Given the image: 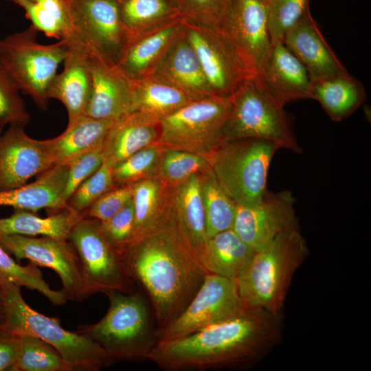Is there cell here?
<instances>
[{
  "label": "cell",
  "instance_id": "1",
  "mask_svg": "<svg viewBox=\"0 0 371 371\" xmlns=\"http://www.w3.org/2000/svg\"><path fill=\"white\" fill-rule=\"evenodd\" d=\"M120 256L127 275L149 301L157 329L181 314L208 273L170 203L159 224Z\"/></svg>",
  "mask_w": 371,
  "mask_h": 371
},
{
  "label": "cell",
  "instance_id": "2",
  "mask_svg": "<svg viewBox=\"0 0 371 371\" xmlns=\"http://www.w3.org/2000/svg\"><path fill=\"white\" fill-rule=\"evenodd\" d=\"M281 330L280 315L247 308L234 318L157 344L147 359L166 371L247 368L277 344Z\"/></svg>",
  "mask_w": 371,
  "mask_h": 371
},
{
  "label": "cell",
  "instance_id": "3",
  "mask_svg": "<svg viewBox=\"0 0 371 371\" xmlns=\"http://www.w3.org/2000/svg\"><path fill=\"white\" fill-rule=\"evenodd\" d=\"M308 255L300 229L281 233L256 251L236 280L246 307L280 315L293 277Z\"/></svg>",
  "mask_w": 371,
  "mask_h": 371
},
{
  "label": "cell",
  "instance_id": "4",
  "mask_svg": "<svg viewBox=\"0 0 371 371\" xmlns=\"http://www.w3.org/2000/svg\"><path fill=\"white\" fill-rule=\"evenodd\" d=\"M104 294L109 306L104 317L75 332L98 344L114 362L147 359L157 345V328L144 293L137 287L131 293L110 290Z\"/></svg>",
  "mask_w": 371,
  "mask_h": 371
},
{
  "label": "cell",
  "instance_id": "5",
  "mask_svg": "<svg viewBox=\"0 0 371 371\" xmlns=\"http://www.w3.org/2000/svg\"><path fill=\"white\" fill-rule=\"evenodd\" d=\"M20 286L12 283L0 287L5 322L3 329L15 335H31L52 346L72 371H98L114 361L95 342L61 326L58 318L32 308L23 300Z\"/></svg>",
  "mask_w": 371,
  "mask_h": 371
},
{
  "label": "cell",
  "instance_id": "6",
  "mask_svg": "<svg viewBox=\"0 0 371 371\" xmlns=\"http://www.w3.org/2000/svg\"><path fill=\"white\" fill-rule=\"evenodd\" d=\"M231 108L222 142L256 138L295 153L302 150L293 133L284 106L266 90L257 74L247 77L230 95Z\"/></svg>",
  "mask_w": 371,
  "mask_h": 371
},
{
  "label": "cell",
  "instance_id": "7",
  "mask_svg": "<svg viewBox=\"0 0 371 371\" xmlns=\"http://www.w3.org/2000/svg\"><path fill=\"white\" fill-rule=\"evenodd\" d=\"M275 143L256 138L221 142L208 157L212 170L226 194L238 205L259 202L266 194Z\"/></svg>",
  "mask_w": 371,
  "mask_h": 371
},
{
  "label": "cell",
  "instance_id": "8",
  "mask_svg": "<svg viewBox=\"0 0 371 371\" xmlns=\"http://www.w3.org/2000/svg\"><path fill=\"white\" fill-rule=\"evenodd\" d=\"M37 32L31 25L0 38V65L21 92L30 95L38 108L47 110L50 87L67 54V42L41 44Z\"/></svg>",
  "mask_w": 371,
  "mask_h": 371
},
{
  "label": "cell",
  "instance_id": "9",
  "mask_svg": "<svg viewBox=\"0 0 371 371\" xmlns=\"http://www.w3.org/2000/svg\"><path fill=\"white\" fill-rule=\"evenodd\" d=\"M230 108V96L194 100L160 121L157 143L208 158L222 142Z\"/></svg>",
  "mask_w": 371,
  "mask_h": 371
},
{
  "label": "cell",
  "instance_id": "10",
  "mask_svg": "<svg viewBox=\"0 0 371 371\" xmlns=\"http://www.w3.org/2000/svg\"><path fill=\"white\" fill-rule=\"evenodd\" d=\"M68 240L78 256L85 282L92 295L115 290L131 293L135 283L125 271L119 252L103 233L100 221L85 216L73 227Z\"/></svg>",
  "mask_w": 371,
  "mask_h": 371
},
{
  "label": "cell",
  "instance_id": "11",
  "mask_svg": "<svg viewBox=\"0 0 371 371\" xmlns=\"http://www.w3.org/2000/svg\"><path fill=\"white\" fill-rule=\"evenodd\" d=\"M247 308L235 280L208 273L181 314L168 325L157 329V344L181 338L234 318Z\"/></svg>",
  "mask_w": 371,
  "mask_h": 371
},
{
  "label": "cell",
  "instance_id": "12",
  "mask_svg": "<svg viewBox=\"0 0 371 371\" xmlns=\"http://www.w3.org/2000/svg\"><path fill=\"white\" fill-rule=\"evenodd\" d=\"M71 21L73 41L117 64L128 42L117 0H65Z\"/></svg>",
  "mask_w": 371,
  "mask_h": 371
},
{
  "label": "cell",
  "instance_id": "13",
  "mask_svg": "<svg viewBox=\"0 0 371 371\" xmlns=\"http://www.w3.org/2000/svg\"><path fill=\"white\" fill-rule=\"evenodd\" d=\"M183 25L214 95L230 96L247 77L256 74L222 30L184 19Z\"/></svg>",
  "mask_w": 371,
  "mask_h": 371
},
{
  "label": "cell",
  "instance_id": "14",
  "mask_svg": "<svg viewBox=\"0 0 371 371\" xmlns=\"http://www.w3.org/2000/svg\"><path fill=\"white\" fill-rule=\"evenodd\" d=\"M0 245L17 260L27 259L54 270L62 283L60 291L67 300L80 302L92 295L85 282L76 251L68 240L6 235L0 236Z\"/></svg>",
  "mask_w": 371,
  "mask_h": 371
},
{
  "label": "cell",
  "instance_id": "15",
  "mask_svg": "<svg viewBox=\"0 0 371 371\" xmlns=\"http://www.w3.org/2000/svg\"><path fill=\"white\" fill-rule=\"evenodd\" d=\"M291 190H269L251 205H237L232 229L255 251L281 233L300 229Z\"/></svg>",
  "mask_w": 371,
  "mask_h": 371
},
{
  "label": "cell",
  "instance_id": "16",
  "mask_svg": "<svg viewBox=\"0 0 371 371\" xmlns=\"http://www.w3.org/2000/svg\"><path fill=\"white\" fill-rule=\"evenodd\" d=\"M54 166L49 139H33L19 126L0 135V191L24 186Z\"/></svg>",
  "mask_w": 371,
  "mask_h": 371
},
{
  "label": "cell",
  "instance_id": "17",
  "mask_svg": "<svg viewBox=\"0 0 371 371\" xmlns=\"http://www.w3.org/2000/svg\"><path fill=\"white\" fill-rule=\"evenodd\" d=\"M222 31L257 74L272 45L267 5L259 0H234Z\"/></svg>",
  "mask_w": 371,
  "mask_h": 371
},
{
  "label": "cell",
  "instance_id": "18",
  "mask_svg": "<svg viewBox=\"0 0 371 371\" xmlns=\"http://www.w3.org/2000/svg\"><path fill=\"white\" fill-rule=\"evenodd\" d=\"M82 49L86 53L92 78L91 94L87 115L116 121L131 112L133 78L117 65Z\"/></svg>",
  "mask_w": 371,
  "mask_h": 371
},
{
  "label": "cell",
  "instance_id": "19",
  "mask_svg": "<svg viewBox=\"0 0 371 371\" xmlns=\"http://www.w3.org/2000/svg\"><path fill=\"white\" fill-rule=\"evenodd\" d=\"M257 76L269 93L284 106L292 100L311 98L312 81L306 68L282 41L272 44Z\"/></svg>",
  "mask_w": 371,
  "mask_h": 371
},
{
  "label": "cell",
  "instance_id": "20",
  "mask_svg": "<svg viewBox=\"0 0 371 371\" xmlns=\"http://www.w3.org/2000/svg\"><path fill=\"white\" fill-rule=\"evenodd\" d=\"M282 42L304 66L311 81L347 71L327 43L310 10L287 31Z\"/></svg>",
  "mask_w": 371,
  "mask_h": 371
},
{
  "label": "cell",
  "instance_id": "21",
  "mask_svg": "<svg viewBox=\"0 0 371 371\" xmlns=\"http://www.w3.org/2000/svg\"><path fill=\"white\" fill-rule=\"evenodd\" d=\"M148 74L177 87L195 100L214 95L183 28Z\"/></svg>",
  "mask_w": 371,
  "mask_h": 371
},
{
  "label": "cell",
  "instance_id": "22",
  "mask_svg": "<svg viewBox=\"0 0 371 371\" xmlns=\"http://www.w3.org/2000/svg\"><path fill=\"white\" fill-rule=\"evenodd\" d=\"M63 69L55 76L49 89L50 99L65 106L68 122L87 115L91 98L92 78L86 53L78 44L67 41Z\"/></svg>",
  "mask_w": 371,
  "mask_h": 371
},
{
  "label": "cell",
  "instance_id": "23",
  "mask_svg": "<svg viewBox=\"0 0 371 371\" xmlns=\"http://www.w3.org/2000/svg\"><path fill=\"white\" fill-rule=\"evenodd\" d=\"M160 122L139 111L115 121L102 147L103 161L113 168L140 149L157 143Z\"/></svg>",
  "mask_w": 371,
  "mask_h": 371
},
{
  "label": "cell",
  "instance_id": "24",
  "mask_svg": "<svg viewBox=\"0 0 371 371\" xmlns=\"http://www.w3.org/2000/svg\"><path fill=\"white\" fill-rule=\"evenodd\" d=\"M183 29L179 17L156 27L146 34H139L127 43L117 64L130 78L148 74L167 52Z\"/></svg>",
  "mask_w": 371,
  "mask_h": 371
},
{
  "label": "cell",
  "instance_id": "25",
  "mask_svg": "<svg viewBox=\"0 0 371 371\" xmlns=\"http://www.w3.org/2000/svg\"><path fill=\"white\" fill-rule=\"evenodd\" d=\"M68 165L54 166L39 175L34 182L0 191V206L36 212L41 209L54 213L63 210L62 195L66 185Z\"/></svg>",
  "mask_w": 371,
  "mask_h": 371
},
{
  "label": "cell",
  "instance_id": "26",
  "mask_svg": "<svg viewBox=\"0 0 371 371\" xmlns=\"http://www.w3.org/2000/svg\"><path fill=\"white\" fill-rule=\"evenodd\" d=\"M114 122L88 115L68 122L60 135L49 139L55 166L68 165L80 156L102 146Z\"/></svg>",
  "mask_w": 371,
  "mask_h": 371
},
{
  "label": "cell",
  "instance_id": "27",
  "mask_svg": "<svg viewBox=\"0 0 371 371\" xmlns=\"http://www.w3.org/2000/svg\"><path fill=\"white\" fill-rule=\"evenodd\" d=\"M311 87V98L335 122L350 116L366 99L363 84L348 71L313 80Z\"/></svg>",
  "mask_w": 371,
  "mask_h": 371
},
{
  "label": "cell",
  "instance_id": "28",
  "mask_svg": "<svg viewBox=\"0 0 371 371\" xmlns=\"http://www.w3.org/2000/svg\"><path fill=\"white\" fill-rule=\"evenodd\" d=\"M195 99L150 74L133 79L131 111L160 122Z\"/></svg>",
  "mask_w": 371,
  "mask_h": 371
},
{
  "label": "cell",
  "instance_id": "29",
  "mask_svg": "<svg viewBox=\"0 0 371 371\" xmlns=\"http://www.w3.org/2000/svg\"><path fill=\"white\" fill-rule=\"evenodd\" d=\"M87 213H78L67 207L61 212L42 218L34 212L14 209L7 218H0V236L21 235L25 236H47L67 240L75 225Z\"/></svg>",
  "mask_w": 371,
  "mask_h": 371
},
{
  "label": "cell",
  "instance_id": "30",
  "mask_svg": "<svg viewBox=\"0 0 371 371\" xmlns=\"http://www.w3.org/2000/svg\"><path fill=\"white\" fill-rule=\"evenodd\" d=\"M169 203L200 258L207 238L201 193V173L169 188Z\"/></svg>",
  "mask_w": 371,
  "mask_h": 371
},
{
  "label": "cell",
  "instance_id": "31",
  "mask_svg": "<svg viewBox=\"0 0 371 371\" xmlns=\"http://www.w3.org/2000/svg\"><path fill=\"white\" fill-rule=\"evenodd\" d=\"M254 252L229 229L207 239L201 260L208 273L236 280Z\"/></svg>",
  "mask_w": 371,
  "mask_h": 371
},
{
  "label": "cell",
  "instance_id": "32",
  "mask_svg": "<svg viewBox=\"0 0 371 371\" xmlns=\"http://www.w3.org/2000/svg\"><path fill=\"white\" fill-rule=\"evenodd\" d=\"M133 203L134 224L130 243L159 224L169 205V188L157 175L137 182Z\"/></svg>",
  "mask_w": 371,
  "mask_h": 371
},
{
  "label": "cell",
  "instance_id": "33",
  "mask_svg": "<svg viewBox=\"0 0 371 371\" xmlns=\"http://www.w3.org/2000/svg\"><path fill=\"white\" fill-rule=\"evenodd\" d=\"M128 41L146 30L156 28L181 17L170 0H117Z\"/></svg>",
  "mask_w": 371,
  "mask_h": 371
},
{
  "label": "cell",
  "instance_id": "34",
  "mask_svg": "<svg viewBox=\"0 0 371 371\" xmlns=\"http://www.w3.org/2000/svg\"><path fill=\"white\" fill-rule=\"evenodd\" d=\"M201 193L207 239L232 229L237 204L220 186L210 166L201 172Z\"/></svg>",
  "mask_w": 371,
  "mask_h": 371
},
{
  "label": "cell",
  "instance_id": "35",
  "mask_svg": "<svg viewBox=\"0 0 371 371\" xmlns=\"http://www.w3.org/2000/svg\"><path fill=\"white\" fill-rule=\"evenodd\" d=\"M22 8L38 32L58 41L70 38L71 21L65 0H33Z\"/></svg>",
  "mask_w": 371,
  "mask_h": 371
},
{
  "label": "cell",
  "instance_id": "36",
  "mask_svg": "<svg viewBox=\"0 0 371 371\" xmlns=\"http://www.w3.org/2000/svg\"><path fill=\"white\" fill-rule=\"evenodd\" d=\"M14 371H72L60 354L46 341L31 335L18 336Z\"/></svg>",
  "mask_w": 371,
  "mask_h": 371
},
{
  "label": "cell",
  "instance_id": "37",
  "mask_svg": "<svg viewBox=\"0 0 371 371\" xmlns=\"http://www.w3.org/2000/svg\"><path fill=\"white\" fill-rule=\"evenodd\" d=\"M8 282L37 291L54 305H63L67 301L60 291L51 289L38 266L31 262L26 266L20 265L0 245V287Z\"/></svg>",
  "mask_w": 371,
  "mask_h": 371
},
{
  "label": "cell",
  "instance_id": "38",
  "mask_svg": "<svg viewBox=\"0 0 371 371\" xmlns=\"http://www.w3.org/2000/svg\"><path fill=\"white\" fill-rule=\"evenodd\" d=\"M165 147L155 143L146 146L113 168L115 183L126 186L157 175Z\"/></svg>",
  "mask_w": 371,
  "mask_h": 371
},
{
  "label": "cell",
  "instance_id": "39",
  "mask_svg": "<svg viewBox=\"0 0 371 371\" xmlns=\"http://www.w3.org/2000/svg\"><path fill=\"white\" fill-rule=\"evenodd\" d=\"M210 166L208 158L193 153L165 148L157 176L172 188L191 175L201 173Z\"/></svg>",
  "mask_w": 371,
  "mask_h": 371
},
{
  "label": "cell",
  "instance_id": "40",
  "mask_svg": "<svg viewBox=\"0 0 371 371\" xmlns=\"http://www.w3.org/2000/svg\"><path fill=\"white\" fill-rule=\"evenodd\" d=\"M188 21L222 30L234 0H170Z\"/></svg>",
  "mask_w": 371,
  "mask_h": 371
},
{
  "label": "cell",
  "instance_id": "41",
  "mask_svg": "<svg viewBox=\"0 0 371 371\" xmlns=\"http://www.w3.org/2000/svg\"><path fill=\"white\" fill-rule=\"evenodd\" d=\"M311 0H271L267 5L268 27L272 44L282 41L287 31L309 11Z\"/></svg>",
  "mask_w": 371,
  "mask_h": 371
},
{
  "label": "cell",
  "instance_id": "42",
  "mask_svg": "<svg viewBox=\"0 0 371 371\" xmlns=\"http://www.w3.org/2000/svg\"><path fill=\"white\" fill-rule=\"evenodd\" d=\"M114 184L113 167L103 161L100 168L73 193L67 206L78 213H87L96 200L114 188Z\"/></svg>",
  "mask_w": 371,
  "mask_h": 371
},
{
  "label": "cell",
  "instance_id": "43",
  "mask_svg": "<svg viewBox=\"0 0 371 371\" xmlns=\"http://www.w3.org/2000/svg\"><path fill=\"white\" fill-rule=\"evenodd\" d=\"M14 81L0 65V131L5 125L25 127L30 121L25 103Z\"/></svg>",
  "mask_w": 371,
  "mask_h": 371
},
{
  "label": "cell",
  "instance_id": "44",
  "mask_svg": "<svg viewBox=\"0 0 371 371\" xmlns=\"http://www.w3.org/2000/svg\"><path fill=\"white\" fill-rule=\"evenodd\" d=\"M102 147L103 145L80 156L68 164L67 182L60 201L62 210L67 207L68 200L76 189L102 165Z\"/></svg>",
  "mask_w": 371,
  "mask_h": 371
},
{
  "label": "cell",
  "instance_id": "45",
  "mask_svg": "<svg viewBox=\"0 0 371 371\" xmlns=\"http://www.w3.org/2000/svg\"><path fill=\"white\" fill-rule=\"evenodd\" d=\"M133 224V199L109 219L100 221L103 233L120 255L130 243Z\"/></svg>",
  "mask_w": 371,
  "mask_h": 371
},
{
  "label": "cell",
  "instance_id": "46",
  "mask_svg": "<svg viewBox=\"0 0 371 371\" xmlns=\"http://www.w3.org/2000/svg\"><path fill=\"white\" fill-rule=\"evenodd\" d=\"M133 188L131 184L110 190L89 207L87 216L107 221L132 200Z\"/></svg>",
  "mask_w": 371,
  "mask_h": 371
},
{
  "label": "cell",
  "instance_id": "47",
  "mask_svg": "<svg viewBox=\"0 0 371 371\" xmlns=\"http://www.w3.org/2000/svg\"><path fill=\"white\" fill-rule=\"evenodd\" d=\"M18 336L5 329L0 332V371H14Z\"/></svg>",
  "mask_w": 371,
  "mask_h": 371
},
{
  "label": "cell",
  "instance_id": "48",
  "mask_svg": "<svg viewBox=\"0 0 371 371\" xmlns=\"http://www.w3.org/2000/svg\"><path fill=\"white\" fill-rule=\"evenodd\" d=\"M5 322V315L3 303L0 296V332L3 329Z\"/></svg>",
  "mask_w": 371,
  "mask_h": 371
},
{
  "label": "cell",
  "instance_id": "49",
  "mask_svg": "<svg viewBox=\"0 0 371 371\" xmlns=\"http://www.w3.org/2000/svg\"><path fill=\"white\" fill-rule=\"evenodd\" d=\"M14 2V3L23 7L26 3L33 0H8Z\"/></svg>",
  "mask_w": 371,
  "mask_h": 371
},
{
  "label": "cell",
  "instance_id": "50",
  "mask_svg": "<svg viewBox=\"0 0 371 371\" xmlns=\"http://www.w3.org/2000/svg\"><path fill=\"white\" fill-rule=\"evenodd\" d=\"M260 1H261L262 3L266 4V5H268V3H269V1L271 0H259Z\"/></svg>",
  "mask_w": 371,
  "mask_h": 371
},
{
  "label": "cell",
  "instance_id": "51",
  "mask_svg": "<svg viewBox=\"0 0 371 371\" xmlns=\"http://www.w3.org/2000/svg\"><path fill=\"white\" fill-rule=\"evenodd\" d=\"M2 131H0V135L1 134Z\"/></svg>",
  "mask_w": 371,
  "mask_h": 371
}]
</instances>
